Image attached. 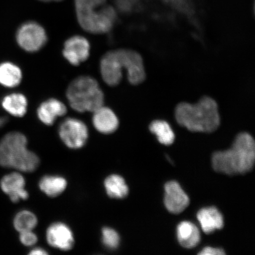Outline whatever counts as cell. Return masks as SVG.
<instances>
[{
	"instance_id": "1",
	"label": "cell",
	"mask_w": 255,
	"mask_h": 255,
	"mask_svg": "<svg viewBox=\"0 0 255 255\" xmlns=\"http://www.w3.org/2000/svg\"><path fill=\"white\" fill-rule=\"evenodd\" d=\"M126 70L130 84H141L146 79L142 57L136 51L119 49L105 53L100 62V72L104 81L111 87L119 85Z\"/></svg>"
},
{
	"instance_id": "2",
	"label": "cell",
	"mask_w": 255,
	"mask_h": 255,
	"mask_svg": "<svg viewBox=\"0 0 255 255\" xmlns=\"http://www.w3.org/2000/svg\"><path fill=\"white\" fill-rule=\"evenodd\" d=\"M175 117L178 124L193 132H214L221 124L218 105L209 97H204L194 104H178Z\"/></svg>"
},
{
	"instance_id": "3",
	"label": "cell",
	"mask_w": 255,
	"mask_h": 255,
	"mask_svg": "<svg viewBox=\"0 0 255 255\" xmlns=\"http://www.w3.org/2000/svg\"><path fill=\"white\" fill-rule=\"evenodd\" d=\"M255 160V143L248 133L239 134L232 147L213 155L214 170L228 175L244 174L253 168Z\"/></svg>"
},
{
	"instance_id": "4",
	"label": "cell",
	"mask_w": 255,
	"mask_h": 255,
	"mask_svg": "<svg viewBox=\"0 0 255 255\" xmlns=\"http://www.w3.org/2000/svg\"><path fill=\"white\" fill-rule=\"evenodd\" d=\"M40 164L39 157L27 148V139L23 133L11 132L0 141V165L5 168L32 173Z\"/></svg>"
},
{
	"instance_id": "5",
	"label": "cell",
	"mask_w": 255,
	"mask_h": 255,
	"mask_svg": "<svg viewBox=\"0 0 255 255\" xmlns=\"http://www.w3.org/2000/svg\"><path fill=\"white\" fill-rule=\"evenodd\" d=\"M107 0H75L78 23L86 31L104 34L113 29L116 23V11L106 4Z\"/></svg>"
},
{
	"instance_id": "6",
	"label": "cell",
	"mask_w": 255,
	"mask_h": 255,
	"mask_svg": "<svg viewBox=\"0 0 255 255\" xmlns=\"http://www.w3.org/2000/svg\"><path fill=\"white\" fill-rule=\"evenodd\" d=\"M66 97L70 106L79 113H94L104 104L103 91L98 82L89 76L73 80L67 89Z\"/></svg>"
},
{
	"instance_id": "7",
	"label": "cell",
	"mask_w": 255,
	"mask_h": 255,
	"mask_svg": "<svg viewBox=\"0 0 255 255\" xmlns=\"http://www.w3.org/2000/svg\"><path fill=\"white\" fill-rule=\"evenodd\" d=\"M16 40L21 49L27 52L34 53L45 46L47 36L40 24L35 21H27L19 27Z\"/></svg>"
},
{
	"instance_id": "8",
	"label": "cell",
	"mask_w": 255,
	"mask_h": 255,
	"mask_svg": "<svg viewBox=\"0 0 255 255\" xmlns=\"http://www.w3.org/2000/svg\"><path fill=\"white\" fill-rule=\"evenodd\" d=\"M59 135L66 146L76 149L81 148L86 144L89 132L87 126L82 121L68 118L60 124Z\"/></svg>"
},
{
	"instance_id": "9",
	"label": "cell",
	"mask_w": 255,
	"mask_h": 255,
	"mask_svg": "<svg viewBox=\"0 0 255 255\" xmlns=\"http://www.w3.org/2000/svg\"><path fill=\"white\" fill-rule=\"evenodd\" d=\"M90 50L89 41L85 37L77 35L65 41L62 52L67 61L76 66L89 58Z\"/></svg>"
},
{
	"instance_id": "10",
	"label": "cell",
	"mask_w": 255,
	"mask_h": 255,
	"mask_svg": "<svg viewBox=\"0 0 255 255\" xmlns=\"http://www.w3.org/2000/svg\"><path fill=\"white\" fill-rule=\"evenodd\" d=\"M46 239L51 247L60 251H68L74 246V236L71 228L62 222L54 223L47 228Z\"/></svg>"
},
{
	"instance_id": "11",
	"label": "cell",
	"mask_w": 255,
	"mask_h": 255,
	"mask_svg": "<svg viewBox=\"0 0 255 255\" xmlns=\"http://www.w3.org/2000/svg\"><path fill=\"white\" fill-rule=\"evenodd\" d=\"M25 181L21 174L13 172L2 177L0 186L13 203L28 199V193L25 189Z\"/></svg>"
},
{
	"instance_id": "12",
	"label": "cell",
	"mask_w": 255,
	"mask_h": 255,
	"mask_svg": "<svg viewBox=\"0 0 255 255\" xmlns=\"http://www.w3.org/2000/svg\"><path fill=\"white\" fill-rule=\"evenodd\" d=\"M164 203L169 212L178 214L189 206L190 199L180 184L170 181L165 186Z\"/></svg>"
},
{
	"instance_id": "13",
	"label": "cell",
	"mask_w": 255,
	"mask_h": 255,
	"mask_svg": "<svg viewBox=\"0 0 255 255\" xmlns=\"http://www.w3.org/2000/svg\"><path fill=\"white\" fill-rule=\"evenodd\" d=\"M92 123L95 129L104 134L116 131L119 127V120L111 108L102 106L94 112Z\"/></svg>"
},
{
	"instance_id": "14",
	"label": "cell",
	"mask_w": 255,
	"mask_h": 255,
	"mask_svg": "<svg viewBox=\"0 0 255 255\" xmlns=\"http://www.w3.org/2000/svg\"><path fill=\"white\" fill-rule=\"evenodd\" d=\"M66 113L65 105L55 98L44 101L37 110L39 120L46 126H52L57 118L65 116Z\"/></svg>"
},
{
	"instance_id": "15",
	"label": "cell",
	"mask_w": 255,
	"mask_h": 255,
	"mask_svg": "<svg viewBox=\"0 0 255 255\" xmlns=\"http://www.w3.org/2000/svg\"><path fill=\"white\" fill-rule=\"evenodd\" d=\"M197 219L206 234H211L217 229H221L224 223L221 212L214 207L200 210L197 213Z\"/></svg>"
},
{
	"instance_id": "16",
	"label": "cell",
	"mask_w": 255,
	"mask_h": 255,
	"mask_svg": "<svg viewBox=\"0 0 255 255\" xmlns=\"http://www.w3.org/2000/svg\"><path fill=\"white\" fill-rule=\"evenodd\" d=\"M177 238L181 246L186 248H193L199 244L200 234L199 229L190 222H183L178 226Z\"/></svg>"
},
{
	"instance_id": "17",
	"label": "cell",
	"mask_w": 255,
	"mask_h": 255,
	"mask_svg": "<svg viewBox=\"0 0 255 255\" xmlns=\"http://www.w3.org/2000/svg\"><path fill=\"white\" fill-rule=\"evenodd\" d=\"M1 104L4 110L12 116L23 117L27 113L28 102L23 94L14 93L5 96Z\"/></svg>"
},
{
	"instance_id": "18",
	"label": "cell",
	"mask_w": 255,
	"mask_h": 255,
	"mask_svg": "<svg viewBox=\"0 0 255 255\" xmlns=\"http://www.w3.org/2000/svg\"><path fill=\"white\" fill-rule=\"evenodd\" d=\"M67 181L58 175H45L41 178L40 189L50 197H56L61 194L66 189Z\"/></svg>"
},
{
	"instance_id": "19",
	"label": "cell",
	"mask_w": 255,
	"mask_h": 255,
	"mask_svg": "<svg viewBox=\"0 0 255 255\" xmlns=\"http://www.w3.org/2000/svg\"><path fill=\"white\" fill-rule=\"evenodd\" d=\"M22 72L20 68L11 62L0 65V84L7 88L17 87L21 81Z\"/></svg>"
},
{
	"instance_id": "20",
	"label": "cell",
	"mask_w": 255,
	"mask_h": 255,
	"mask_svg": "<svg viewBox=\"0 0 255 255\" xmlns=\"http://www.w3.org/2000/svg\"><path fill=\"white\" fill-rule=\"evenodd\" d=\"M105 190L111 198L121 199L128 194L129 189L123 177L117 174H112L104 181Z\"/></svg>"
},
{
	"instance_id": "21",
	"label": "cell",
	"mask_w": 255,
	"mask_h": 255,
	"mask_svg": "<svg viewBox=\"0 0 255 255\" xmlns=\"http://www.w3.org/2000/svg\"><path fill=\"white\" fill-rule=\"evenodd\" d=\"M149 130L157 136L162 144L171 145L174 141L175 135L170 125L164 121L155 120L149 126Z\"/></svg>"
},
{
	"instance_id": "22",
	"label": "cell",
	"mask_w": 255,
	"mask_h": 255,
	"mask_svg": "<svg viewBox=\"0 0 255 255\" xmlns=\"http://www.w3.org/2000/svg\"><path fill=\"white\" fill-rule=\"evenodd\" d=\"M38 220L33 213L28 210H22L15 215L14 227L19 233L33 231L36 227Z\"/></svg>"
},
{
	"instance_id": "23",
	"label": "cell",
	"mask_w": 255,
	"mask_h": 255,
	"mask_svg": "<svg viewBox=\"0 0 255 255\" xmlns=\"http://www.w3.org/2000/svg\"><path fill=\"white\" fill-rule=\"evenodd\" d=\"M102 242L108 250H115L119 247L120 237L114 229L105 227L102 230Z\"/></svg>"
},
{
	"instance_id": "24",
	"label": "cell",
	"mask_w": 255,
	"mask_h": 255,
	"mask_svg": "<svg viewBox=\"0 0 255 255\" xmlns=\"http://www.w3.org/2000/svg\"><path fill=\"white\" fill-rule=\"evenodd\" d=\"M20 241L24 246L32 247L37 243L38 238L33 231H25L20 233Z\"/></svg>"
},
{
	"instance_id": "25",
	"label": "cell",
	"mask_w": 255,
	"mask_h": 255,
	"mask_svg": "<svg viewBox=\"0 0 255 255\" xmlns=\"http://www.w3.org/2000/svg\"><path fill=\"white\" fill-rule=\"evenodd\" d=\"M198 255H224L225 253L221 249L206 247L200 252Z\"/></svg>"
},
{
	"instance_id": "26",
	"label": "cell",
	"mask_w": 255,
	"mask_h": 255,
	"mask_svg": "<svg viewBox=\"0 0 255 255\" xmlns=\"http://www.w3.org/2000/svg\"><path fill=\"white\" fill-rule=\"evenodd\" d=\"M29 255H48L47 252L46 250H43V248H36L31 250Z\"/></svg>"
},
{
	"instance_id": "27",
	"label": "cell",
	"mask_w": 255,
	"mask_h": 255,
	"mask_svg": "<svg viewBox=\"0 0 255 255\" xmlns=\"http://www.w3.org/2000/svg\"><path fill=\"white\" fill-rule=\"evenodd\" d=\"M7 123V119L4 117H0V128L2 127Z\"/></svg>"
},
{
	"instance_id": "28",
	"label": "cell",
	"mask_w": 255,
	"mask_h": 255,
	"mask_svg": "<svg viewBox=\"0 0 255 255\" xmlns=\"http://www.w3.org/2000/svg\"><path fill=\"white\" fill-rule=\"evenodd\" d=\"M40 1H44V2H53V1H61L62 0H40Z\"/></svg>"
}]
</instances>
